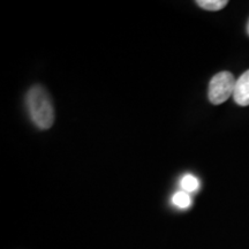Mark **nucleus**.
I'll return each mask as SVG.
<instances>
[{
  "instance_id": "obj_1",
  "label": "nucleus",
  "mask_w": 249,
  "mask_h": 249,
  "mask_svg": "<svg viewBox=\"0 0 249 249\" xmlns=\"http://www.w3.org/2000/svg\"><path fill=\"white\" fill-rule=\"evenodd\" d=\"M30 119L40 129L51 128L54 123V108L49 93L42 86H34L26 95Z\"/></svg>"
},
{
  "instance_id": "obj_2",
  "label": "nucleus",
  "mask_w": 249,
  "mask_h": 249,
  "mask_svg": "<svg viewBox=\"0 0 249 249\" xmlns=\"http://www.w3.org/2000/svg\"><path fill=\"white\" fill-rule=\"evenodd\" d=\"M235 77L230 71H220L211 79L208 90V97L213 105L223 104L233 97L235 88Z\"/></svg>"
},
{
  "instance_id": "obj_3",
  "label": "nucleus",
  "mask_w": 249,
  "mask_h": 249,
  "mask_svg": "<svg viewBox=\"0 0 249 249\" xmlns=\"http://www.w3.org/2000/svg\"><path fill=\"white\" fill-rule=\"evenodd\" d=\"M233 99L240 107L249 105V70L236 80Z\"/></svg>"
},
{
  "instance_id": "obj_4",
  "label": "nucleus",
  "mask_w": 249,
  "mask_h": 249,
  "mask_svg": "<svg viewBox=\"0 0 249 249\" xmlns=\"http://www.w3.org/2000/svg\"><path fill=\"white\" fill-rule=\"evenodd\" d=\"M180 186H181L183 192L189 194V193L196 192L200 188V180L193 174H185L181 178V181H180Z\"/></svg>"
},
{
  "instance_id": "obj_5",
  "label": "nucleus",
  "mask_w": 249,
  "mask_h": 249,
  "mask_svg": "<svg viewBox=\"0 0 249 249\" xmlns=\"http://www.w3.org/2000/svg\"><path fill=\"white\" fill-rule=\"evenodd\" d=\"M196 4L200 6L201 8L207 9V11L216 12L225 7L229 4V1L227 0H197Z\"/></svg>"
},
{
  "instance_id": "obj_6",
  "label": "nucleus",
  "mask_w": 249,
  "mask_h": 249,
  "mask_svg": "<svg viewBox=\"0 0 249 249\" xmlns=\"http://www.w3.org/2000/svg\"><path fill=\"white\" fill-rule=\"evenodd\" d=\"M172 203L180 209H187L192 205V197L188 193L183 191L177 192L172 197Z\"/></svg>"
},
{
  "instance_id": "obj_7",
  "label": "nucleus",
  "mask_w": 249,
  "mask_h": 249,
  "mask_svg": "<svg viewBox=\"0 0 249 249\" xmlns=\"http://www.w3.org/2000/svg\"><path fill=\"white\" fill-rule=\"evenodd\" d=\"M247 33H248V35H249V21H248V23H247Z\"/></svg>"
}]
</instances>
